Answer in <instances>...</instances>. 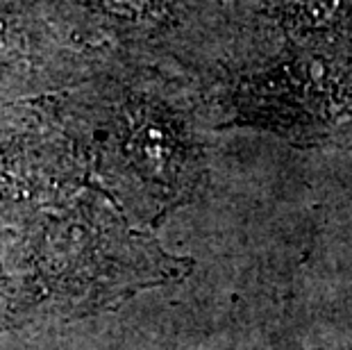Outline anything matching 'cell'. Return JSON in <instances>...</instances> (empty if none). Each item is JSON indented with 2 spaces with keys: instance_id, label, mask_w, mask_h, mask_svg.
Segmentation results:
<instances>
[{
  "instance_id": "1",
  "label": "cell",
  "mask_w": 352,
  "mask_h": 350,
  "mask_svg": "<svg viewBox=\"0 0 352 350\" xmlns=\"http://www.w3.org/2000/svg\"><path fill=\"white\" fill-rule=\"evenodd\" d=\"M46 21L36 0H0V96L23 94L46 69Z\"/></svg>"
}]
</instances>
